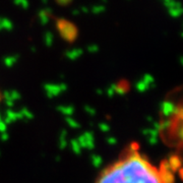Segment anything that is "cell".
I'll return each instance as SVG.
<instances>
[{
    "label": "cell",
    "mask_w": 183,
    "mask_h": 183,
    "mask_svg": "<svg viewBox=\"0 0 183 183\" xmlns=\"http://www.w3.org/2000/svg\"><path fill=\"white\" fill-rule=\"evenodd\" d=\"M96 183H169V180L145 156L132 149L106 167Z\"/></svg>",
    "instance_id": "cell-1"
},
{
    "label": "cell",
    "mask_w": 183,
    "mask_h": 183,
    "mask_svg": "<svg viewBox=\"0 0 183 183\" xmlns=\"http://www.w3.org/2000/svg\"><path fill=\"white\" fill-rule=\"evenodd\" d=\"M58 32L66 41H73L77 36V28L75 24L65 18H58L56 23Z\"/></svg>",
    "instance_id": "cell-2"
}]
</instances>
